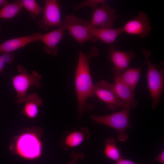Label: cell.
I'll list each match as a JSON object with an SVG mask.
<instances>
[{
  "label": "cell",
  "instance_id": "obj_1",
  "mask_svg": "<svg viewBox=\"0 0 164 164\" xmlns=\"http://www.w3.org/2000/svg\"><path fill=\"white\" fill-rule=\"evenodd\" d=\"M99 52L97 48L94 46L89 52L84 53L80 50L75 75V85L77 99V111L79 119L85 112L87 102L89 97L94 96V87L89 67V61L92 58L97 57Z\"/></svg>",
  "mask_w": 164,
  "mask_h": 164
},
{
  "label": "cell",
  "instance_id": "obj_2",
  "mask_svg": "<svg viewBox=\"0 0 164 164\" xmlns=\"http://www.w3.org/2000/svg\"><path fill=\"white\" fill-rule=\"evenodd\" d=\"M43 131L41 128H34L27 130L15 137L9 147L15 154L24 159L32 160L40 156L43 150L40 138Z\"/></svg>",
  "mask_w": 164,
  "mask_h": 164
},
{
  "label": "cell",
  "instance_id": "obj_3",
  "mask_svg": "<svg viewBox=\"0 0 164 164\" xmlns=\"http://www.w3.org/2000/svg\"><path fill=\"white\" fill-rule=\"evenodd\" d=\"M144 64L147 67V78L148 88L152 98V108L155 109L159 104L164 87V72L162 69H158L150 59L151 52L146 48L142 50Z\"/></svg>",
  "mask_w": 164,
  "mask_h": 164
},
{
  "label": "cell",
  "instance_id": "obj_4",
  "mask_svg": "<svg viewBox=\"0 0 164 164\" xmlns=\"http://www.w3.org/2000/svg\"><path fill=\"white\" fill-rule=\"evenodd\" d=\"M131 110L124 108L120 111L110 114L101 116L91 115V117L94 123L103 125L117 130L118 140L123 142L128 138L126 131L132 126L129 117Z\"/></svg>",
  "mask_w": 164,
  "mask_h": 164
},
{
  "label": "cell",
  "instance_id": "obj_5",
  "mask_svg": "<svg viewBox=\"0 0 164 164\" xmlns=\"http://www.w3.org/2000/svg\"><path fill=\"white\" fill-rule=\"evenodd\" d=\"M17 68L18 74L12 77V83L16 94L15 102L20 104L23 103L27 91L30 87H40L42 76L35 70L29 73L21 65H18Z\"/></svg>",
  "mask_w": 164,
  "mask_h": 164
},
{
  "label": "cell",
  "instance_id": "obj_6",
  "mask_svg": "<svg viewBox=\"0 0 164 164\" xmlns=\"http://www.w3.org/2000/svg\"><path fill=\"white\" fill-rule=\"evenodd\" d=\"M89 24V21L84 20L72 14L67 16L60 26L67 30L77 42L82 44L87 41L95 43L98 40L90 33Z\"/></svg>",
  "mask_w": 164,
  "mask_h": 164
},
{
  "label": "cell",
  "instance_id": "obj_7",
  "mask_svg": "<svg viewBox=\"0 0 164 164\" xmlns=\"http://www.w3.org/2000/svg\"><path fill=\"white\" fill-rule=\"evenodd\" d=\"M94 96L96 95L101 100L107 104L108 109L114 111L119 108L124 107L123 102L116 95L113 88V84L104 80L94 84Z\"/></svg>",
  "mask_w": 164,
  "mask_h": 164
},
{
  "label": "cell",
  "instance_id": "obj_8",
  "mask_svg": "<svg viewBox=\"0 0 164 164\" xmlns=\"http://www.w3.org/2000/svg\"><path fill=\"white\" fill-rule=\"evenodd\" d=\"M60 9L57 1L46 0L43 16L38 22L39 27L44 30L48 31L52 27L60 26L62 22Z\"/></svg>",
  "mask_w": 164,
  "mask_h": 164
},
{
  "label": "cell",
  "instance_id": "obj_9",
  "mask_svg": "<svg viewBox=\"0 0 164 164\" xmlns=\"http://www.w3.org/2000/svg\"><path fill=\"white\" fill-rule=\"evenodd\" d=\"M136 55L133 52L118 50L114 46L110 45L107 58L114 66L112 70L113 77H120L128 68L131 61L135 57Z\"/></svg>",
  "mask_w": 164,
  "mask_h": 164
},
{
  "label": "cell",
  "instance_id": "obj_10",
  "mask_svg": "<svg viewBox=\"0 0 164 164\" xmlns=\"http://www.w3.org/2000/svg\"><path fill=\"white\" fill-rule=\"evenodd\" d=\"M117 18L116 11L105 2L100 4L95 9L89 26L102 28H113Z\"/></svg>",
  "mask_w": 164,
  "mask_h": 164
},
{
  "label": "cell",
  "instance_id": "obj_11",
  "mask_svg": "<svg viewBox=\"0 0 164 164\" xmlns=\"http://www.w3.org/2000/svg\"><path fill=\"white\" fill-rule=\"evenodd\" d=\"M122 29L123 32L144 38L148 35L152 28L147 14L139 12L134 18L127 22Z\"/></svg>",
  "mask_w": 164,
  "mask_h": 164
},
{
  "label": "cell",
  "instance_id": "obj_12",
  "mask_svg": "<svg viewBox=\"0 0 164 164\" xmlns=\"http://www.w3.org/2000/svg\"><path fill=\"white\" fill-rule=\"evenodd\" d=\"M90 135L88 129L84 127L67 131L63 135L60 141L61 147L64 151H67L70 148L77 147L84 140L89 139Z\"/></svg>",
  "mask_w": 164,
  "mask_h": 164
},
{
  "label": "cell",
  "instance_id": "obj_13",
  "mask_svg": "<svg viewBox=\"0 0 164 164\" xmlns=\"http://www.w3.org/2000/svg\"><path fill=\"white\" fill-rule=\"evenodd\" d=\"M114 91L119 99L123 102L124 108L131 110L136 108L138 103L135 97L134 91L124 83L120 77H113Z\"/></svg>",
  "mask_w": 164,
  "mask_h": 164
},
{
  "label": "cell",
  "instance_id": "obj_14",
  "mask_svg": "<svg viewBox=\"0 0 164 164\" xmlns=\"http://www.w3.org/2000/svg\"><path fill=\"white\" fill-rule=\"evenodd\" d=\"M65 29L62 27L47 33L42 34L39 41L44 44L43 51L48 55L56 56L58 53V45L64 34Z\"/></svg>",
  "mask_w": 164,
  "mask_h": 164
},
{
  "label": "cell",
  "instance_id": "obj_15",
  "mask_svg": "<svg viewBox=\"0 0 164 164\" xmlns=\"http://www.w3.org/2000/svg\"><path fill=\"white\" fill-rule=\"evenodd\" d=\"M41 32H36L31 35L13 38L0 44V53H12L27 45L39 40Z\"/></svg>",
  "mask_w": 164,
  "mask_h": 164
},
{
  "label": "cell",
  "instance_id": "obj_16",
  "mask_svg": "<svg viewBox=\"0 0 164 164\" xmlns=\"http://www.w3.org/2000/svg\"><path fill=\"white\" fill-rule=\"evenodd\" d=\"M89 30L93 36L108 44L114 43L123 32L122 28H102L89 26Z\"/></svg>",
  "mask_w": 164,
  "mask_h": 164
},
{
  "label": "cell",
  "instance_id": "obj_17",
  "mask_svg": "<svg viewBox=\"0 0 164 164\" xmlns=\"http://www.w3.org/2000/svg\"><path fill=\"white\" fill-rule=\"evenodd\" d=\"M22 113L29 119H33L38 115L39 108L42 103L40 97L36 93L27 94L24 101Z\"/></svg>",
  "mask_w": 164,
  "mask_h": 164
},
{
  "label": "cell",
  "instance_id": "obj_18",
  "mask_svg": "<svg viewBox=\"0 0 164 164\" xmlns=\"http://www.w3.org/2000/svg\"><path fill=\"white\" fill-rule=\"evenodd\" d=\"M144 63L140 67L128 68L122 73L120 78L121 80L132 91H135L139 80Z\"/></svg>",
  "mask_w": 164,
  "mask_h": 164
},
{
  "label": "cell",
  "instance_id": "obj_19",
  "mask_svg": "<svg viewBox=\"0 0 164 164\" xmlns=\"http://www.w3.org/2000/svg\"><path fill=\"white\" fill-rule=\"evenodd\" d=\"M104 143V152L106 158L116 162L123 158L121 151L117 146L114 138H106Z\"/></svg>",
  "mask_w": 164,
  "mask_h": 164
},
{
  "label": "cell",
  "instance_id": "obj_20",
  "mask_svg": "<svg viewBox=\"0 0 164 164\" xmlns=\"http://www.w3.org/2000/svg\"><path fill=\"white\" fill-rule=\"evenodd\" d=\"M22 8L21 0L9 2L0 9V19H11L19 13Z\"/></svg>",
  "mask_w": 164,
  "mask_h": 164
},
{
  "label": "cell",
  "instance_id": "obj_21",
  "mask_svg": "<svg viewBox=\"0 0 164 164\" xmlns=\"http://www.w3.org/2000/svg\"><path fill=\"white\" fill-rule=\"evenodd\" d=\"M22 7L25 8L29 13L31 18H36L43 13V8L39 5L34 0H21Z\"/></svg>",
  "mask_w": 164,
  "mask_h": 164
},
{
  "label": "cell",
  "instance_id": "obj_22",
  "mask_svg": "<svg viewBox=\"0 0 164 164\" xmlns=\"http://www.w3.org/2000/svg\"><path fill=\"white\" fill-rule=\"evenodd\" d=\"M105 0H88L82 2L80 3L75 4L74 9L75 10H78L86 7H90L93 10H94L99 5Z\"/></svg>",
  "mask_w": 164,
  "mask_h": 164
},
{
  "label": "cell",
  "instance_id": "obj_23",
  "mask_svg": "<svg viewBox=\"0 0 164 164\" xmlns=\"http://www.w3.org/2000/svg\"><path fill=\"white\" fill-rule=\"evenodd\" d=\"M14 54L13 52L3 53L0 56V73H4V67L5 64H10L13 62Z\"/></svg>",
  "mask_w": 164,
  "mask_h": 164
},
{
  "label": "cell",
  "instance_id": "obj_24",
  "mask_svg": "<svg viewBox=\"0 0 164 164\" xmlns=\"http://www.w3.org/2000/svg\"><path fill=\"white\" fill-rule=\"evenodd\" d=\"M70 157L72 159V160L67 164H76L78 160L84 158V155L82 152H77L74 151L70 154Z\"/></svg>",
  "mask_w": 164,
  "mask_h": 164
},
{
  "label": "cell",
  "instance_id": "obj_25",
  "mask_svg": "<svg viewBox=\"0 0 164 164\" xmlns=\"http://www.w3.org/2000/svg\"><path fill=\"white\" fill-rule=\"evenodd\" d=\"M139 163L134 162L131 160L123 158L116 161L115 164H139Z\"/></svg>",
  "mask_w": 164,
  "mask_h": 164
},
{
  "label": "cell",
  "instance_id": "obj_26",
  "mask_svg": "<svg viewBox=\"0 0 164 164\" xmlns=\"http://www.w3.org/2000/svg\"><path fill=\"white\" fill-rule=\"evenodd\" d=\"M161 164H164V151L162 150L160 154L154 160Z\"/></svg>",
  "mask_w": 164,
  "mask_h": 164
},
{
  "label": "cell",
  "instance_id": "obj_27",
  "mask_svg": "<svg viewBox=\"0 0 164 164\" xmlns=\"http://www.w3.org/2000/svg\"><path fill=\"white\" fill-rule=\"evenodd\" d=\"M9 2L7 0H0V7H3Z\"/></svg>",
  "mask_w": 164,
  "mask_h": 164
},
{
  "label": "cell",
  "instance_id": "obj_28",
  "mask_svg": "<svg viewBox=\"0 0 164 164\" xmlns=\"http://www.w3.org/2000/svg\"><path fill=\"white\" fill-rule=\"evenodd\" d=\"M0 27H1V26H0Z\"/></svg>",
  "mask_w": 164,
  "mask_h": 164
}]
</instances>
